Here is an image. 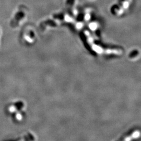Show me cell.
Wrapping results in <instances>:
<instances>
[{
  "label": "cell",
  "mask_w": 141,
  "mask_h": 141,
  "mask_svg": "<svg viewBox=\"0 0 141 141\" xmlns=\"http://www.w3.org/2000/svg\"><path fill=\"white\" fill-rule=\"evenodd\" d=\"M132 0H118V3L111 7L110 11L113 15L121 16L128 10Z\"/></svg>",
  "instance_id": "6da1fadb"
}]
</instances>
